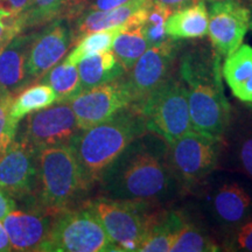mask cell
Returning a JSON list of instances; mask_svg holds the SVG:
<instances>
[{"mask_svg": "<svg viewBox=\"0 0 252 252\" xmlns=\"http://www.w3.org/2000/svg\"><path fill=\"white\" fill-rule=\"evenodd\" d=\"M168 144L146 131L135 138L103 173V196L169 207L185 196L167 158Z\"/></svg>", "mask_w": 252, "mask_h": 252, "instance_id": "obj_1", "label": "cell"}, {"mask_svg": "<svg viewBox=\"0 0 252 252\" xmlns=\"http://www.w3.org/2000/svg\"><path fill=\"white\" fill-rule=\"evenodd\" d=\"M178 71L187 88L191 128L222 139L231 104L224 93L220 56L212 45L182 43Z\"/></svg>", "mask_w": 252, "mask_h": 252, "instance_id": "obj_2", "label": "cell"}, {"mask_svg": "<svg viewBox=\"0 0 252 252\" xmlns=\"http://www.w3.org/2000/svg\"><path fill=\"white\" fill-rule=\"evenodd\" d=\"M147 131L140 105L132 104L99 124L81 130L70 145L89 189L135 138Z\"/></svg>", "mask_w": 252, "mask_h": 252, "instance_id": "obj_3", "label": "cell"}, {"mask_svg": "<svg viewBox=\"0 0 252 252\" xmlns=\"http://www.w3.org/2000/svg\"><path fill=\"white\" fill-rule=\"evenodd\" d=\"M188 196L194 198L193 210L216 238L252 216V180L242 173L216 169Z\"/></svg>", "mask_w": 252, "mask_h": 252, "instance_id": "obj_4", "label": "cell"}, {"mask_svg": "<svg viewBox=\"0 0 252 252\" xmlns=\"http://www.w3.org/2000/svg\"><path fill=\"white\" fill-rule=\"evenodd\" d=\"M36 189V203L55 215L77 207L89 187L70 144L37 152Z\"/></svg>", "mask_w": 252, "mask_h": 252, "instance_id": "obj_5", "label": "cell"}, {"mask_svg": "<svg viewBox=\"0 0 252 252\" xmlns=\"http://www.w3.org/2000/svg\"><path fill=\"white\" fill-rule=\"evenodd\" d=\"M86 206L96 215L118 252H138L158 216L167 207L100 195Z\"/></svg>", "mask_w": 252, "mask_h": 252, "instance_id": "obj_6", "label": "cell"}, {"mask_svg": "<svg viewBox=\"0 0 252 252\" xmlns=\"http://www.w3.org/2000/svg\"><path fill=\"white\" fill-rule=\"evenodd\" d=\"M222 149V139L193 128L168 144L169 167L185 196L220 168Z\"/></svg>", "mask_w": 252, "mask_h": 252, "instance_id": "obj_7", "label": "cell"}, {"mask_svg": "<svg viewBox=\"0 0 252 252\" xmlns=\"http://www.w3.org/2000/svg\"><path fill=\"white\" fill-rule=\"evenodd\" d=\"M140 109L147 131L167 144L191 130L187 88L178 70L147 96Z\"/></svg>", "mask_w": 252, "mask_h": 252, "instance_id": "obj_8", "label": "cell"}, {"mask_svg": "<svg viewBox=\"0 0 252 252\" xmlns=\"http://www.w3.org/2000/svg\"><path fill=\"white\" fill-rule=\"evenodd\" d=\"M41 252H118L86 204L56 214Z\"/></svg>", "mask_w": 252, "mask_h": 252, "instance_id": "obj_9", "label": "cell"}, {"mask_svg": "<svg viewBox=\"0 0 252 252\" xmlns=\"http://www.w3.org/2000/svg\"><path fill=\"white\" fill-rule=\"evenodd\" d=\"M80 131L69 103H56L30 113L20 125L18 140L39 152L46 147L70 144Z\"/></svg>", "mask_w": 252, "mask_h": 252, "instance_id": "obj_10", "label": "cell"}, {"mask_svg": "<svg viewBox=\"0 0 252 252\" xmlns=\"http://www.w3.org/2000/svg\"><path fill=\"white\" fill-rule=\"evenodd\" d=\"M181 46V40L172 37L160 45L151 46L126 72L134 104L141 105L151 93L178 70Z\"/></svg>", "mask_w": 252, "mask_h": 252, "instance_id": "obj_11", "label": "cell"}, {"mask_svg": "<svg viewBox=\"0 0 252 252\" xmlns=\"http://www.w3.org/2000/svg\"><path fill=\"white\" fill-rule=\"evenodd\" d=\"M132 104H134V97L126 74L93 89L82 91L69 102L81 130L106 121Z\"/></svg>", "mask_w": 252, "mask_h": 252, "instance_id": "obj_12", "label": "cell"}, {"mask_svg": "<svg viewBox=\"0 0 252 252\" xmlns=\"http://www.w3.org/2000/svg\"><path fill=\"white\" fill-rule=\"evenodd\" d=\"M210 45L220 58H225L243 43L250 30V4L241 0H216L209 6Z\"/></svg>", "mask_w": 252, "mask_h": 252, "instance_id": "obj_13", "label": "cell"}, {"mask_svg": "<svg viewBox=\"0 0 252 252\" xmlns=\"http://www.w3.org/2000/svg\"><path fill=\"white\" fill-rule=\"evenodd\" d=\"M222 140L220 168L242 173L252 180V103L231 104Z\"/></svg>", "mask_w": 252, "mask_h": 252, "instance_id": "obj_14", "label": "cell"}, {"mask_svg": "<svg viewBox=\"0 0 252 252\" xmlns=\"http://www.w3.org/2000/svg\"><path fill=\"white\" fill-rule=\"evenodd\" d=\"M72 46L71 28L67 19L58 18L39 34H34L27 58L31 83L40 81L53 67L62 61Z\"/></svg>", "mask_w": 252, "mask_h": 252, "instance_id": "obj_15", "label": "cell"}, {"mask_svg": "<svg viewBox=\"0 0 252 252\" xmlns=\"http://www.w3.org/2000/svg\"><path fill=\"white\" fill-rule=\"evenodd\" d=\"M37 152L14 139L0 157V188L12 197L23 198L36 189Z\"/></svg>", "mask_w": 252, "mask_h": 252, "instance_id": "obj_16", "label": "cell"}, {"mask_svg": "<svg viewBox=\"0 0 252 252\" xmlns=\"http://www.w3.org/2000/svg\"><path fill=\"white\" fill-rule=\"evenodd\" d=\"M55 214L40 207L35 210H13L2 223L7 231L12 251H40L48 238Z\"/></svg>", "mask_w": 252, "mask_h": 252, "instance_id": "obj_17", "label": "cell"}, {"mask_svg": "<svg viewBox=\"0 0 252 252\" xmlns=\"http://www.w3.org/2000/svg\"><path fill=\"white\" fill-rule=\"evenodd\" d=\"M33 37L19 33L0 50V91L17 96L31 84L27 58Z\"/></svg>", "mask_w": 252, "mask_h": 252, "instance_id": "obj_18", "label": "cell"}, {"mask_svg": "<svg viewBox=\"0 0 252 252\" xmlns=\"http://www.w3.org/2000/svg\"><path fill=\"white\" fill-rule=\"evenodd\" d=\"M152 4L153 0H128L125 4L110 11L84 12L75 19L74 27L71 28L72 46L93 32L121 26L140 9L149 7Z\"/></svg>", "mask_w": 252, "mask_h": 252, "instance_id": "obj_19", "label": "cell"}, {"mask_svg": "<svg viewBox=\"0 0 252 252\" xmlns=\"http://www.w3.org/2000/svg\"><path fill=\"white\" fill-rule=\"evenodd\" d=\"M152 6V5H151ZM151 6L140 9L139 12L132 15L126 23L123 25L122 31L113 41L111 47L113 54L126 71L133 67L137 60L144 54L149 48L146 37H145L143 26L146 21L147 13Z\"/></svg>", "mask_w": 252, "mask_h": 252, "instance_id": "obj_20", "label": "cell"}, {"mask_svg": "<svg viewBox=\"0 0 252 252\" xmlns=\"http://www.w3.org/2000/svg\"><path fill=\"white\" fill-rule=\"evenodd\" d=\"M222 76L230 91L239 102L252 103V47L241 45L225 56Z\"/></svg>", "mask_w": 252, "mask_h": 252, "instance_id": "obj_21", "label": "cell"}, {"mask_svg": "<svg viewBox=\"0 0 252 252\" xmlns=\"http://www.w3.org/2000/svg\"><path fill=\"white\" fill-rule=\"evenodd\" d=\"M209 14L204 0L173 11L167 19L166 34L174 40L202 39L208 34Z\"/></svg>", "mask_w": 252, "mask_h": 252, "instance_id": "obj_22", "label": "cell"}, {"mask_svg": "<svg viewBox=\"0 0 252 252\" xmlns=\"http://www.w3.org/2000/svg\"><path fill=\"white\" fill-rule=\"evenodd\" d=\"M186 220L185 208H165L158 219L138 252H171Z\"/></svg>", "mask_w": 252, "mask_h": 252, "instance_id": "obj_23", "label": "cell"}, {"mask_svg": "<svg viewBox=\"0 0 252 252\" xmlns=\"http://www.w3.org/2000/svg\"><path fill=\"white\" fill-rule=\"evenodd\" d=\"M186 210L184 228L171 249V252H217L220 247L216 236L204 224L193 209Z\"/></svg>", "mask_w": 252, "mask_h": 252, "instance_id": "obj_24", "label": "cell"}, {"mask_svg": "<svg viewBox=\"0 0 252 252\" xmlns=\"http://www.w3.org/2000/svg\"><path fill=\"white\" fill-rule=\"evenodd\" d=\"M77 69L81 78L82 91L93 89L126 74L125 68L118 61L112 50L88 56L77 63Z\"/></svg>", "mask_w": 252, "mask_h": 252, "instance_id": "obj_25", "label": "cell"}, {"mask_svg": "<svg viewBox=\"0 0 252 252\" xmlns=\"http://www.w3.org/2000/svg\"><path fill=\"white\" fill-rule=\"evenodd\" d=\"M55 103L56 94L48 84H34L32 87L25 88L14 97L9 116L15 124H19L21 119H24L30 113L48 108Z\"/></svg>", "mask_w": 252, "mask_h": 252, "instance_id": "obj_26", "label": "cell"}, {"mask_svg": "<svg viewBox=\"0 0 252 252\" xmlns=\"http://www.w3.org/2000/svg\"><path fill=\"white\" fill-rule=\"evenodd\" d=\"M40 81L55 91L56 103H69L82 93L77 64H70L65 60L50 69Z\"/></svg>", "mask_w": 252, "mask_h": 252, "instance_id": "obj_27", "label": "cell"}, {"mask_svg": "<svg viewBox=\"0 0 252 252\" xmlns=\"http://www.w3.org/2000/svg\"><path fill=\"white\" fill-rule=\"evenodd\" d=\"M123 25L93 32V33L84 35L75 45L70 54L65 58V61L70 63V64H77L78 62H81L82 60L88 58V56L110 50L113 45V41L117 37L119 32L122 31Z\"/></svg>", "mask_w": 252, "mask_h": 252, "instance_id": "obj_28", "label": "cell"}, {"mask_svg": "<svg viewBox=\"0 0 252 252\" xmlns=\"http://www.w3.org/2000/svg\"><path fill=\"white\" fill-rule=\"evenodd\" d=\"M172 12V9L167 6L153 1L152 6L149 9V13H147L146 21L143 26L149 47L160 45V43L169 39V36L166 34L165 25Z\"/></svg>", "mask_w": 252, "mask_h": 252, "instance_id": "obj_29", "label": "cell"}, {"mask_svg": "<svg viewBox=\"0 0 252 252\" xmlns=\"http://www.w3.org/2000/svg\"><path fill=\"white\" fill-rule=\"evenodd\" d=\"M217 239L220 251L252 252V216L242 224L220 234Z\"/></svg>", "mask_w": 252, "mask_h": 252, "instance_id": "obj_30", "label": "cell"}, {"mask_svg": "<svg viewBox=\"0 0 252 252\" xmlns=\"http://www.w3.org/2000/svg\"><path fill=\"white\" fill-rule=\"evenodd\" d=\"M64 0H31V4L24 12L25 28L48 24L55 20L61 13Z\"/></svg>", "mask_w": 252, "mask_h": 252, "instance_id": "obj_31", "label": "cell"}, {"mask_svg": "<svg viewBox=\"0 0 252 252\" xmlns=\"http://www.w3.org/2000/svg\"><path fill=\"white\" fill-rule=\"evenodd\" d=\"M14 97L15 94H13L0 91V157L6 152L17 137L19 124H15L9 116Z\"/></svg>", "mask_w": 252, "mask_h": 252, "instance_id": "obj_32", "label": "cell"}, {"mask_svg": "<svg viewBox=\"0 0 252 252\" xmlns=\"http://www.w3.org/2000/svg\"><path fill=\"white\" fill-rule=\"evenodd\" d=\"M89 0H64L61 9L62 18L67 19V20H75L77 17H80L83 12L84 6Z\"/></svg>", "mask_w": 252, "mask_h": 252, "instance_id": "obj_33", "label": "cell"}, {"mask_svg": "<svg viewBox=\"0 0 252 252\" xmlns=\"http://www.w3.org/2000/svg\"><path fill=\"white\" fill-rule=\"evenodd\" d=\"M128 0H89L84 6V12H94V11H110V9L118 7Z\"/></svg>", "mask_w": 252, "mask_h": 252, "instance_id": "obj_34", "label": "cell"}, {"mask_svg": "<svg viewBox=\"0 0 252 252\" xmlns=\"http://www.w3.org/2000/svg\"><path fill=\"white\" fill-rule=\"evenodd\" d=\"M15 209H17V204H15L14 197L0 188V220H4L5 217Z\"/></svg>", "mask_w": 252, "mask_h": 252, "instance_id": "obj_35", "label": "cell"}, {"mask_svg": "<svg viewBox=\"0 0 252 252\" xmlns=\"http://www.w3.org/2000/svg\"><path fill=\"white\" fill-rule=\"evenodd\" d=\"M6 7L18 14H23L31 4V0H0Z\"/></svg>", "mask_w": 252, "mask_h": 252, "instance_id": "obj_36", "label": "cell"}, {"mask_svg": "<svg viewBox=\"0 0 252 252\" xmlns=\"http://www.w3.org/2000/svg\"><path fill=\"white\" fill-rule=\"evenodd\" d=\"M153 1L165 5L168 8H171L172 11H175V9L184 8L186 6L196 4L200 0H153Z\"/></svg>", "mask_w": 252, "mask_h": 252, "instance_id": "obj_37", "label": "cell"}, {"mask_svg": "<svg viewBox=\"0 0 252 252\" xmlns=\"http://www.w3.org/2000/svg\"><path fill=\"white\" fill-rule=\"evenodd\" d=\"M12 251V245L9 242L7 231H6L4 223L0 220V252H8Z\"/></svg>", "mask_w": 252, "mask_h": 252, "instance_id": "obj_38", "label": "cell"}, {"mask_svg": "<svg viewBox=\"0 0 252 252\" xmlns=\"http://www.w3.org/2000/svg\"><path fill=\"white\" fill-rule=\"evenodd\" d=\"M208 1H216V0H208ZM241 1L247 2V4H252V0H241Z\"/></svg>", "mask_w": 252, "mask_h": 252, "instance_id": "obj_39", "label": "cell"}, {"mask_svg": "<svg viewBox=\"0 0 252 252\" xmlns=\"http://www.w3.org/2000/svg\"><path fill=\"white\" fill-rule=\"evenodd\" d=\"M250 8H251V21H250V30L252 31V4H250Z\"/></svg>", "mask_w": 252, "mask_h": 252, "instance_id": "obj_40", "label": "cell"}]
</instances>
